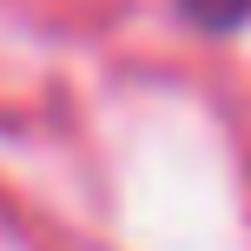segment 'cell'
Here are the masks:
<instances>
[{
  "mask_svg": "<svg viewBox=\"0 0 251 251\" xmlns=\"http://www.w3.org/2000/svg\"><path fill=\"white\" fill-rule=\"evenodd\" d=\"M178 13L205 33H231V26L251 20V0H178Z\"/></svg>",
  "mask_w": 251,
  "mask_h": 251,
  "instance_id": "obj_1",
  "label": "cell"
}]
</instances>
